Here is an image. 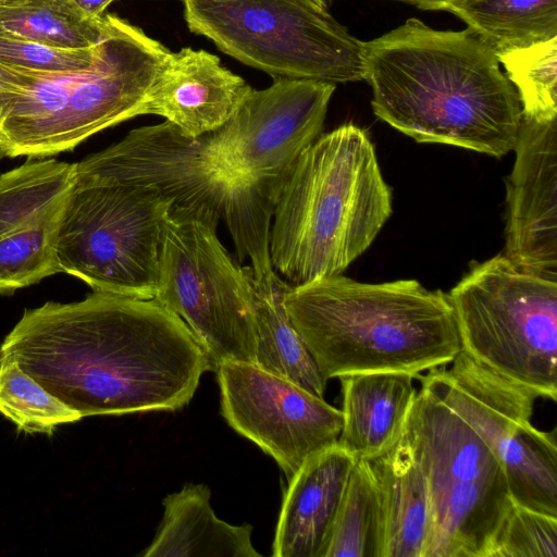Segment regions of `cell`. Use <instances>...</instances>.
<instances>
[{
  "instance_id": "cell-16",
  "label": "cell",
  "mask_w": 557,
  "mask_h": 557,
  "mask_svg": "<svg viewBox=\"0 0 557 557\" xmlns=\"http://www.w3.org/2000/svg\"><path fill=\"white\" fill-rule=\"evenodd\" d=\"M513 151L504 256L523 272L557 281V120L522 117Z\"/></svg>"
},
{
  "instance_id": "cell-11",
  "label": "cell",
  "mask_w": 557,
  "mask_h": 557,
  "mask_svg": "<svg viewBox=\"0 0 557 557\" xmlns=\"http://www.w3.org/2000/svg\"><path fill=\"white\" fill-rule=\"evenodd\" d=\"M417 379L468 422L498 458L512 500L557 517L556 430L531 423L537 397L465 351Z\"/></svg>"
},
{
  "instance_id": "cell-15",
  "label": "cell",
  "mask_w": 557,
  "mask_h": 557,
  "mask_svg": "<svg viewBox=\"0 0 557 557\" xmlns=\"http://www.w3.org/2000/svg\"><path fill=\"white\" fill-rule=\"evenodd\" d=\"M74 163L29 161L0 175V293L60 272L57 237Z\"/></svg>"
},
{
  "instance_id": "cell-3",
  "label": "cell",
  "mask_w": 557,
  "mask_h": 557,
  "mask_svg": "<svg viewBox=\"0 0 557 557\" xmlns=\"http://www.w3.org/2000/svg\"><path fill=\"white\" fill-rule=\"evenodd\" d=\"M284 304L326 380L380 371L418 377L462 350L448 295L416 280L361 283L338 274L289 286Z\"/></svg>"
},
{
  "instance_id": "cell-22",
  "label": "cell",
  "mask_w": 557,
  "mask_h": 557,
  "mask_svg": "<svg viewBox=\"0 0 557 557\" xmlns=\"http://www.w3.org/2000/svg\"><path fill=\"white\" fill-rule=\"evenodd\" d=\"M245 270L256 329L255 364L323 398L327 380L292 324L284 304L289 285L275 271L256 280L250 267Z\"/></svg>"
},
{
  "instance_id": "cell-27",
  "label": "cell",
  "mask_w": 557,
  "mask_h": 557,
  "mask_svg": "<svg viewBox=\"0 0 557 557\" xmlns=\"http://www.w3.org/2000/svg\"><path fill=\"white\" fill-rule=\"evenodd\" d=\"M0 413L29 434L50 435L59 424L82 419L13 361H0Z\"/></svg>"
},
{
  "instance_id": "cell-21",
  "label": "cell",
  "mask_w": 557,
  "mask_h": 557,
  "mask_svg": "<svg viewBox=\"0 0 557 557\" xmlns=\"http://www.w3.org/2000/svg\"><path fill=\"white\" fill-rule=\"evenodd\" d=\"M210 488L185 484L163 498L164 515L144 557H257L250 524L219 519L210 505Z\"/></svg>"
},
{
  "instance_id": "cell-26",
  "label": "cell",
  "mask_w": 557,
  "mask_h": 557,
  "mask_svg": "<svg viewBox=\"0 0 557 557\" xmlns=\"http://www.w3.org/2000/svg\"><path fill=\"white\" fill-rule=\"evenodd\" d=\"M496 55L518 94L522 117L557 120V37Z\"/></svg>"
},
{
  "instance_id": "cell-4",
  "label": "cell",
  "mask_w": 557,
  "mask_h": 557,
  "mask_svg": "<svg viewBox=\"0 0 557 557\" xmlns=\"http://www.w3.org/2000/svg\"><path fill=\"white\" fill-rule=\"evenodd\" d=\"M392 214V191L374 146L348 123L321 134L297 158L276 200L272 268L290 287L342 274Z\"/></svg>"
},
{
  "instance_id": "cell-20",
  "label": "cell",
  "mask_w": 557,
  "mask_h": 557,
  "mask_svg": "<svg viewBox=\"0 0 557 557\" xmlns=\"http://www.w3.org/2000/svg\"><path fill=\"white\" fill-rule=\"evenodd\" d=\"M368 461L381 500L382 557H424L431 533L430 496L405 430L392 448Z\"/></svg>"
},
{
  "instance_id": "cell-9",
  "label": "cell",
  "mask_w": 557,
  "mask_h": 557,
  "mask_svg": "<svg viewBox=\"0 0 557 557\" xmlns=\"http://www.w3.org/2000/svg\"><path fill=\"white\" fill-rule=\"evenodd\" d=\"M190 32L275 78L363 81L362 41L314 0H183Z\"/></svg>"
},
{
  "instance_id": "cell-19",
  "label": "cell",
  "mask_w": 557,
  "mask_h": 557,
  "mask_svg": "<svg viewBox=\"0 0 557 557\" xmlns=\"http://www.w3.org/2000/svg\"><path fill=\"white\" fill-rule=\"evenodd\" d=\"M343 426L337 444L356 460H371L400 438L417 395L414 375L380 371L338 377Z\"/></svg>"
},
{
  "instance_id": "cell-8",
  "label": "cell",
  "mask_w": 557,
  "mask_h": 557,
  "mask_svg": "<svg viewBox=\"0 0 557 557\" xmlns=\"http://www.w3.org/2000/svg\"><path fill=\"white\" fill-rule=\"evenodd\" d=\"M172 205L151 186L94 178L74 169L57 237L60 272L94 292L154 299Z\"/></svg>"
},
{
  "instance_id": "cell-2",
  "label": "cell",
  "mask_w": 557,
  "mask_h": 557,
  "mask_svg": "<svg viewBox=\"0 0 557 557\" xmlns=\"http://www.w3.org/2000/svg\"><path fill=\"white\" fill-rule=\"evenodd\" d=\"M361 64L373 113L416 141L497 158L513 150L522 122L518 94L471 28L437 30L411 17L362 41Z\"/></svg>"
},
{
  "instance_id": "cell-17",
  "label": "cell",
  "mask_w": 557,
  "mask_h": 557,
  "mask_svg": "<svg viewBox=\"0 0 557 557\" xmlns=\"http://www.w3.org/2000/svg\"><path fill=\"white\" fill-rule=\"evenodd\" d=\"M252 88L208 51L189 47L169 52L143 114H156L197 137L219 129Z\"/></svg>"
},
{
  "instance_id": "cell-34",
  "label": "cell",
  "mask_w": 557,
  "mask_h": 557,
  "mask_svg": "<svg viewBox=\"0 0 557 557\" xmlns=\"http://www.w3.org/2000/svg\"><path fill=\"white\" fill-rule=\"evenodd\" d=\"M317 3H319L322 8L329 10L332 0H314Z\"/></svg>"
},
{
  "instance_id": "cell-6",
  "label": "cell",
  "mask_w": 557,
  "mask_h": 557,
  "mask_svg": "<svg viewBox=\"0 0 557 557\" xmlns=\"http://www.w3.org/2000/svg\"><path fill=\"white\" fill-rule=\"evenodd\" d=\"M405 433L430 496L431 533L424 557H490L513 503L498 458L423 384Z\"/></svg>"
},
{
  "instance_id": "cell-18",
  "label": "cell",
  "mask_w": 557,
  "mask_h": 557,
  "mask_svg": "<svg viewBox=\"0 0 557 557\" xmlns=\"http://www.w3.org/2000/svg\"><path fill=\"white\" fill-rule=\"evenodd\" d=\"M356 458L337 443L309 457L289 479L272 556L325 557Z\"/></svg>"
},
{
  "instance_id": "cell-25",
  "label": "cell",
  "mask_w": 557,
  "mask_h": 557,
  "mask_svg": "<svg viewBox=\"0 0 557 557\" xmlns=\"http://www.w3.org/2000/svg\"><path fill=\"white\" fill-rule=\"evenodd\" d=\"M383 518L370 462L357 460L333 525L325 557H382Z\"/></svg>"
},
{
  "instance_id": "cell-29",
  "label": "cell",
  "mask_w": 557,
  "mask_h": 557,
  "mask_svg": "<svg viewBox=\"0 0 557 557\" xmlns=\"http://www.w3.org/2000/svg\"><path fill=\"white\" fill-rule=\"evenodd\" d=\"M94 47L65 50L24 39L0 29V63L35 71L66 72L86 67L94 58Z\"/></svg>"
},
{
  "instance_id": "cell-7",
  "label": "cell",
  "mask_w": 557,
  "mask_h": 557,
  "mask_svg": "<svg viewBox=\"0 0 557 557\" xmlns=\"http://www.w3.org/2000/svg\"><path fill=\"white\" fill-rule=\"evenodd\" d=\"M462 351L537 398L557 399V281L504 255L476 262L447 294Z\"/></svg>"
},
{
  "instance_id": "cell-12",
  "label": "cell",
  "mask_w": 557,
  "mask_h": 557,
  "mask_svg": "<svg viewBox=\"0 0 557 557\" xmlns=\"http://www.w3.org/2000/svg\"><path fill=\"white\" fill-rule=\"evenodd\" d=\"M74 169L94 178L151 186L173 201L170 214L215 226L237 183L210 133L191 137L169 121L132 129L116 144L74 163Z\"/></svg>"
},
{
  "instance_id": "cell-32",
  "label": "cell",
  "mask_w": 557,
  "mask_h": 557,
  "mask_svg": "<svg viewBox=\"0 0 557 557\" xmlns=\"http://www.w3.org/2000/svg\"><path fill=\"white\" fill-rule=\"evenodd\" d=\"M412 5L418 7L422 10H441L442 8L454 0H398Z\"/></svg>"
},
{
  "instance_id": "cell-5",
  "label": "cell",
  "mask_w": 557,
  "mask_h": 557,
  "mask_svg": "<svg viewBox=\"0 0 557 557\" xmlns=\"http://www.w3.org/2000/svg\"><path fill=\"white\" fill-rule=\"evenodd\" d=\"M169 52L138 27L103 14L89 65L66 72L29 70V82L0 116V158L58 154L141 115Z\"/></svg>"
},
{
  "instance_id": "cell-30",
  "label": "cell",
  "mask_w": 557,
  "mask_h": 557,
  "mask_svg": "<svg viewBox=\"0 0 557 557\" xmlns=\"http://www.w3.org/2000/svg\"><path fill=\"white\" fill-rule=\"evenodd\" d=\"M29 82V70L0 63V116Z\"/></svg>"
},
{
  "instance_id": "cell-33",
  "label": "cell",
  "mask_w": 557,
  "mask_h": 557,
  "mask_svg": "<svg viewBox=\"0 0 557 557\" xmlns=\"http://www.w3.org/2000/svg\"><path fill=\"white\" fill-rule=\"evenodd\" d=\"M23 1L25 0H0V12L13 5L20 4Z\"/></svg>"
},
{
  "instance_id": "cell-31",
  "label": "cell",
  "mask_w": 557,
  "mask_h": 557,
  "mask_svg": "<svg viewBox=\"0 0 557 557\" xmlns=\"http://www.w3.org/2000/svg\"><path fill=\"white\" fill-rule=\"evenodd\" d=\"M82 12L91 18H97L103 15L107 7L114 0H72Z\"/></svg>"
},
{
  "instance_id": "cell-24",
  "label": "cell",
  "mask_w": 557,
  "mask_h": 557,
  "mask_svg": "<svg viewBox=\"0 0 557 557\" xmlns=\"http://www.w3.org/2000/svg\"><path fill=\"white\" fill-rule=\"evenodd\" d=\"M0 29L49 47L84 50L103 30V15L86 16L72 0H25L0 12Z\"/></svg>"
},
{
  "instance_id": "cell-23",
  "label": "cell",
  "mask_w": 557,
  "mask_h": 557,
  "mask_svg": "<svg viewBox=\"0 0 557 557\" xmlns=\"http://www.w3.org/2000/svg\"><path fill=\"white\" fill-rule=\"evenodd\" d=\"M442 11L461 18L496 54L557 37V0H454Z\"/></svg>"
},
{
  "instance_id": "cell-10",
  "label": "cell",
  "mask_w": 557,
  "mask_h": 557,
  "mask_svg": "<svg viewBox=\"0 0 557 557\" xmlns=\"http://www.w3.org/2000/svg\"><path fill=\"white\" fill-rule=\"evenodd\" d=\"M154 299L184 321L213 371L225 361L255 364L249 281L220 243L215 225L169 214Z\"/></svg>"
},
{
  "instance_id": "cell-28",
  "label": "cell",
  "mask_w": 557,
  "mask_h": 557,
  "mask_svg": "<svg viewBox=\"0 0 557 557\" xmlns=\"http://www.w3.org/2000/svg\"><path fill=\"white\" fill-rule=\"evenodd\" d=\"M490 557H557V517L513 502Z\"/></svg>"
},
{
  "instance_id": "cell-13",
  "label": "cell",
  "mask_w": 557,
  "mask_h": 557,
  "mask_svg": "<svg viewBox=\"0 0 557 557\" xmlns=\"http://www.w3.org/2000/svg\"><path fill=\"white\" fill-rule=\"evenodd\" d=\"M336 84L275 78L251 89L211 140L237 185L283 186L299 154L323 134Z\"/></svg>"
},
{
  "instance_id": "cell-14",
  "label": "cell",
  "mask_w": 557,
  "mask_h": 557,
  "mask_svg": "<svg viewBox=\"0 0 557 557\" xmlns=\"http://www.w3.org/2000/svg\"><path fill=\"white\" fill-rule=\"evenodd\" d=\"M214 372L223 418L270 455L287 480L337 443L343 413L323 398L253 363L225 361Z\"/></svg>"
},
{
  "instance_id": "cell-1",
  "label": "cell",
  "mask_w": 557,
  "mask_h": 557,
  "mask_svg": "<svg viewBox=\"0 0 557 557\" xmlns=\"http://www.w3.org/2000/svg\"><path fill=\"white\" fill-rule=\"evenodd\" d=\"M82 418L175 411L213 367L190 330L156 299L94 292L25 310L0 346Z\"/></svg>"
}]
</instances>
